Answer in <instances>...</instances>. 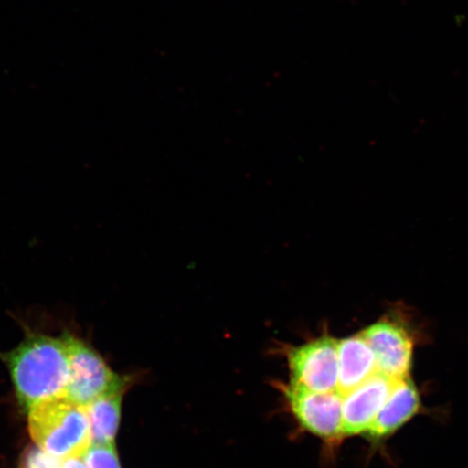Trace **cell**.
I'll list each match as a JSON object with an SVG mask.
<instances>
[{"label": "cell", "mask_w": 468, "mask_h": 468, "mask_svg": "<svg viewBox=\"0 0 468 468\" xmlns=\"http://www.w3.org/2000/svg\"><path fill=\"white\" fill-rule=\"evenodd\" d=\"M29 435L35 446L66 460L84 455L91 446L86 408L68 395L49 398L27 410Z\"/></svg>", "instance_id": "2"}, {"label": "cell", "mask_w": 468, "mask_h": 468, "mask_svg": "<svg viewBox=\"0 0 468 468\" xmlns=\"http://www.w3.org/2000/svg\"><path fill=\"white\" fill-rule=\"evenodd\" d=\"M395 380L376 373L343 396V436L368 431L393 388Z\"/></svg>", "instance_id": "7"}, {"label": "cell", "mask_w": 468, "mask_h": 468, "mask_svg": "<svg viewBox=\"0 0 468 468\" xmlns=\"http://www.w3.org/2000/svg\"><path fill=\"white\" fill-rule=\"evenodd\" d=\"M376 356L378 373L391 379L409 378L413 339L399 321L383 319L361 332Z\"/></svg>", "instance_id": "6"}, {"label": "cell", "mask_w": 468, "mask_h": 468, "mask_svg": "<svg viewBox=\"0 0 468 468\" xmlns=\"http://www.w3.org/2000/svg\"><path fill=\"white\" fill-rule=\"evenodd\" d=\"M282 391L303 429L327 441L343 436V395L338 391L315 393L294 384L284 385Z\"/></svg>", "instance_id": "5"}, {"label": "cell", "mask_w": 468, "mask_h": 468, "mask_svg": "<svg viewBox=\"0 0 468 468\" xmlns=\"http://www.w3.org/2000/svg\"><path fill=\"white\" fill-rule=\"evenodd\" d=\"M338 365L337 391L343 396L378 373L376 356L361 333L338 341Z\"/></svg>", "instance_id": "8"}, {"label": "cell", "mask_w": 468, "mask_h": 468, "mask_svg": "<svg viewBox=\"0 0 468 468\" xmlns=\"http://www.w3.org/2000/svg\"><path fill=\"white\" fill-rule=\"evenodd\" d=\"M84 458L88 468H122L115 444H91Z\"/></svg>", "instance_id": "11"}, {"label": "cell", "mask_w": 468, "mask_h": 468, "mask_svg": "<svg viewBox=\"0 0 468 468\" xmlns=\"http://www.w3.org/2000/svg\"><path fill=\"white\" fill-rule=\"evenodd\" d=\"M61 468H88L84 455L74 456L62 461Z\"/></svg>", "instance_id": "13"}, {"label": "cell", "mask_w": 468, "mask_h": 468, "mask_svg": "<svg viewBox=\"0 0 468 468\" xmlns=\"http://www.w3.org/2000/svg\"><path fill=\"white\" fill-rule=\"evenodd\" d=\"M62 461L35 446L27 452L23 464L25 468H61Z\"/></svg>", "instance_id": "12"}, {"label": "cell", "mask_w": 468, "mask_h": 468, "mask_svg": "<svg viewBox=\"0 0 468 468\" xmlns=\"http://www.w3.org/2000/svg\"><path fill=\"white\" fill-rule=\"evenodd\" d=\"M420 396L411 378L397 379L393 388L368 431L372 438L393 434L419 411Z\"/></svg>", "instance_id": "9"}, {"label": "cell", "mask_w": 468, "mask_h": 468, "mask_svg": "<svg viewBox=\"0 0 468 468\" xmlns=\"http://www.w3.org/2000/svg\"><path fill=\"white\" fill-rule=\"evenodd\" d=\"M291 384L315 393L338 388V339L324 335L285 349Z\"/></svg>", "instance_id": "4"}, {"label": "cell", "mask_w": 468, "mask_h": 468, "mask_svg": "<svg viewBox=\"0 0 468 468\" xmlns=\"http://www.w3.org/2000/svg\"><path fill=\"white\" fill-rule=\"evenodd\" d=\"M127 388L104 394L86 408L91 431V444H114L121 423L122 402Z\"/></svg>", "instance_id": "10"}, {"label": "cell", "mask_w": 468, "mask_h": 468, "mask_svg": "<svg viewBox=\"0 0 468 468\" xmlns=\"http://www.w3.org/2000/svg\"><path fill=\"white\" fill-rule=\"evenodd\" d=\"M26 336L13 350L0 353L8 367L21 406L27 410L49 398L67 395L69 361L63 336L26 327Z\"/></svg>", "instance_id": "1"}, {"label": "cell", "mask_w": 468, "mask_h": 468, "mask_svg": "<svg viewBox=\"0 0 468 468\" xmlns=\"http://www.w3.org/2000/svg\"><path fill=\"white\" fill-rule=\"evenodd\" d=\"M62 336L67 344L69 361L67 395L72 400L87 407L110 391L128 388L130 378L116 374L84 338L69 331H64Z\"/></svg>", "instance_id": "3"}]
</instances>
